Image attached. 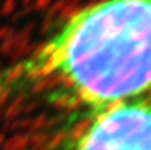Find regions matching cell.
Segmentation results:
<instances>
[{"mask_svg": "<svg viewBox=\"0 0 151 150\" xmlns=\"http://www.w3.org/2000/svg\"><path fill=\"white\" fill-rule=\"evenodd\" d=\"M93 110L151 89V0L81 8L38 48L0 69V104L43 89Z\"/></svg>", "mask_w": 151, "mask_h": 150, "instance_id": "obj_1", "label": "cell"}, {"mask_svg": "<svg viewBox=\"0 0 151 150\" xmlns=\"http://www.w3.org/2000/svg\"><path fill=\"white\" fill-rule=\"evenodd\" d=\"M70 150H151V100L137 96L93 110Z\"/></svg>", "mask_w": 151, "mask_h": 150, "instance_id": "obj_2", "label": "cell"}]
</instances>
